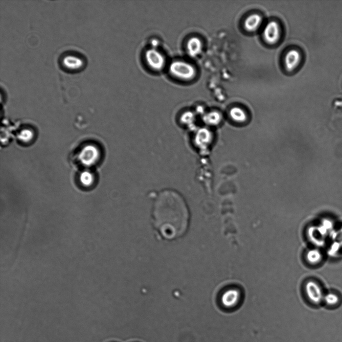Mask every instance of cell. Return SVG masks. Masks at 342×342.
Masks as SVG:
<instances>
[{"label": "cell", "instance_id": "5", "mask_svg": "<svg viewBox=\"0 0 342 342\" xmlns=\"http://www.w3.org/2000/svg\"><path fill=\"white\" fill-rule=\"evenodd\" d=\"M280 36V30L275 21H271L266 26L264 31V37L266 41L270 45H273L278 41Z\"/></svg>", "mask_w": 342, "mask_h": 342}, {"label": "cell", "instance_id": "13", "mask_svg": "<svg viewBox=\"0 0 342 342\" xmlns=\"http://www.w3.org/2000/svg\"><path fill=\"white\" fill-rule=\"evenodd\" d=\"M79 180L82 185L85 186H90L93 182L94 177L92 173L86 171L81 174Z\"/></svg>", "mask_w": 342, "mask_h": 342}, {"label": "cell", "instance_id": "7", "mask_svg": "<svg viewBox=\"0 0 342 342\" xmlns=\"http://www.w3.org/2000/svg\"><path fill=\"white\" fill-rule=\"evenodd\" d=\"M186 48L190 57H197L202 51L203 45L201 40L196 37L190 38L187 43Z\"/></svg>", "mask_w": 342, "mask_h": 342}, {"label": "cell", "instance_id": "6", "mask_svg": "<svg viewBox=\"0 0 342 342\" xmlns=\"http://www.w3.org/2000/svg\"><path fill=\"white\" fill-rule=\"evenodd\" d=\"M306 291L310 300L315 304H319L324 300L323 291L317 283L309 282L306 286Z\"/></svg>", "mask_w": 342, "mask_h": 342}, {"label": "cell", "instance_id": "11", "mask_svg": "<svg viewBox=\"0 0 342 342\" xmlns=\"http://www.w3.org/2000/svg\"><path fill=\"white\" fill-rule=\"evenodd\" d=\"M229 114L232 119L239 122H244L247 118L245 112L239 108L232 109Z\"/></svg>", "mask_w": 342, "mask_h": 342}, {"label": "cell", "instance_id": "14", "mask_svg": "<svg viewBox=\"0 0 342 342\" xmlns=\"http://www.w3.org/2000/svg\"><path fill=\"white\" fill-rule=\"evenodd\" d=\"M221 119V114L216 112H211L205 116L206 121L211 124H217L220 122Z\"/></svg>", "mask_w": 342, "mask_h": 342}, {"label": "cell", "instance_id": "9", "mask_svg": "<svg viewBox=\"0 0 342 342\" xmlns=\"http://www.w3.org/2000/svg\"><path fill=\"white\" fill-rule=\"evenodd\" d=\"M262 22V17L257 14H253L248 17L245 21L246 29L250 32L257 30Z\"/></svg>", "mask_w": 342, "mask_h": 342}, {"label": "cell", "instance_id": "15", "mask_svg": "<svg viewBox=\"0 0 342 342\" xmlns=\"http://www.w3.org/2000/svg\"><path fill=\"white\" fill-rule=\"evenodd\" d=\"M324 300L329 306H335L339 302V296L335 294L329 293L324 296Z\"/></svg>", "mask_w": 342, "mask_h": 342}, {"label": "cell", "instance_id": "10", "mask_svg": "<svg viewBox=\"0 0 342 342\" xmlns=\"http://www.w3.org/2000/svg\"><path fill=\"white\" fill-rule=\"evenodd\" d=\"M239 299V293L235 290L227 292L223 296L222 301L224 305L227 307H232L236 304Z\"/></svg>", "mask_w": 342, "mask_h": 342}, {"label": "cell", "instance_id": "17", "mask_svg": "<svg viewBox=\"0 0 342 342\" xmlns=\"http://www.w3.org/2000/svg\"><path fill=\"white\" fill-rule=\"evenodd\" d=\"M336 239H338V243H341L342 245V228L340 229L337 233H335Z\"/></svg>", "mask_w": 342, "mask_h": 342}, {"label": "cell", "instance_id": "1", "mask_svg": "<svg viewBox=\"0 0 342 342\" xmlns=\"http://www.w3.org/2000/svg\"><path fill=\"white\" fill-rule=\"evenodd\" d=\"M152 216L154 226L167 240L182 237L188 227V205L183 196L174 189L160 192L154 204Z\"/></svg>", "mask_w": 342, "mask_h": 342}, {"label": "cell", "instance_id": "16", "mask_svg": "<svg viewBox=\"0 0 342 342\" xmlns=\"http://www.w3.org/2000/svg\"><path fill=\"white\" fill-rule=\"evenodd\" d=\"M33 134L32 132L28 130H24L21 131L18 135L19 139L23 142H27L30 141L33 138Z\"/></svg>", "mask_w": 342, "mask_h": 342}, {"label": "cell", "instance_id": "2", "mask_svg": "<svg viewBox=\"0 0 342 342\" xmlns=\"http://www.w3.org/2000/svg\"><path fill=\"white\" fill-rule=\"evenodd\" d=\"M169 71L174 77L184 81L194 79L197 74L196 68L191 64L178 60L171 63Z\"/></svg>", "mask_w": 342, "mask_h": 342}, {"label": "cell", "instance_id": "12", "mask_svg": "<svg viewBox=\"0 0 342 342\" xmlns=\"http://www.w3.org/2000/svg\"><path fill=\"white\" fill-rule=\"evenodd\" d=\"M307 259L312 264H318L322 259V254L318 250H312L308 252Z\"/></svg>", "mask_w": 342, "mask_h": 342}, {"label": "cell", "instance_id": "3", "mask_svg": "<svg viewBox=\"0 0 342 342\" xmlns=\"http://www.w3.org/2000/svg\"><path fill=\"white\" fill-rule=\"evenodd\" d=\"M100 151L95 146L88 145L84 146L78 154L80 163L85 166L94 164L100 157Z\"/></svg>", "mask_w": 342, "mask_h": 342}, {"label": "cell", "instance_id": "4", "mask_svg": "<svg viewBox=\"0 0 342 342\" xmlns=\"http://www.w3.org/2000/svg\"><path fill=\"white\" fill-rule=\"evenodd\" d=\"M147 63L149 67L155 70H160L165 66V60L163 56L158 50H148L145 55Z\"/></svg>", "mask_w": 342, "mask_h": 342}, {"label": "cell", "instance_id": "8", "mask_svg": "<svg viewBox=\"0 0 342 342\" xmlns=\"http://www.w3.org/2000/svg\"><path fill=\"white\" fill-rule=\"evenodd\" d=\"M300 60V54L296 50H291L288 52L285 58V66L287 70L291 71L295 69Z\"/></svg>", "mask_w": 342, "mask_h": 342}]
</instances>
